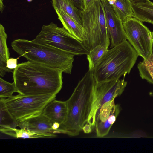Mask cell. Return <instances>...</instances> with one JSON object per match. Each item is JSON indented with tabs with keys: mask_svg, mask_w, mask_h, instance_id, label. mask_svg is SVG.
Instances as JSON below:
<instances>
[{
	"mask_svg": "<svg viewBox=\"0 0 153 153\" xmlns=\"http://www.w3.org/2000/svg\"><path fill=\"white\" fill-rule=\"evenodd\" d=\"M62 73L58 69L27 61L18 64L13 77L19 94L56 95L62 88Z\"/></svg>",
	"mask_w": 153,
	"mask_h": 153,
	"instance_id": "1",
	"label": "cell"
},
{
	"mask_svg": "<svg viewBox=\"0 0 153 153\" xmlns=\"http://www.w3.org/2000/svg\"><path fill=\"white\" fill-rule=\"evenodd\" d=\"M96 82L92 71L88 70L66 101L67 114L60 125L61 133L77 136L87 123L94 102Z\"/></svg>",
	"mask_w": 153,
	"mask_h": 153,
	"instance_id": "2",
	"label": "cell"
},
{
	"mask_svg": "<svg viewBox=\"0 0 153 153\" xmlns=\"http://www.w3.org/2000/svg\"><path fill=\"white\" fill-rule=\"evenodd\" d=\"M13 49L28 61L58 69L70 74L74 55L50 45L29 40L17 39L11 43Z\"/></svg>",
	"mask_w": 153,
	"mask_h": 153,
	"instance_id": "3",
	"label": "cell"
},
{
	"mask_svg": "<svg viewBox=\"0 0 153 153\" xmlns=\"http://www.w3.org/2000/svg\"><path fill=\"white\" fill-rule=\"evenodd\" d=\"M138 56L127 40L108 49L91 71L96 82L119 79L129 73Z\"/></svg>",
	"mask_w": 153,
	"mask_h": 153,
	"instance_id": "4",
	"label": "cell"
},
{
	"mask_svg": "<svg viewBox=\"0 0 153 153\" xmlns=\"http://www.w3.org/2000/svg\"><path fill=\"white\" fill-rule=\"evenodd\" d=\"M84 41L82 42L89 51L101 45L108 48V36L103 4L97 0L86 10H80Z\"/></svg>",
	"mask_w": 153,
	"mask_h": 153,
	"instance_id": "5",
	"label": "cell"
},
{
	"mask_svg": "<svg viewBox=\"0 0 153 153\" xmlns=\"http://www.w3.org/2000/svg\"><path fill=\"white\" fill-rule=\"evenodd\" d=\"M56 95L45 94L26 96L20 94L7 98H1L13 120L18 123L42 113L50 102Z\"/></svg>",
	"mask_w": 153,
	"mask_h": 153,
	"instance_id": "6",
	"label": "cell"
},
{
	"mask_svg": "<svg viewBox=\"0 0 153 153\" xmlns=\"http://www.w3.org/2000/svg\"><path fill=\"white\" fill-rule=\"evenodd\" d=\"M34 40L75 56L87 55L89 52L82 42L64 28L59 27L53 22L48 25H43L41 31Z\"/></svg>",
	"mask_w": 153,
	"mask_h": 153,
	"instance_id": "7",
	"label": "cell"
},
{
	"mask_svg": "<svg viewBox=\"0 0 153 153\" xmlns=\"http://www.w3.org/2000/svg\"><path fill=\"white\" fill-rule=\"evenodd\" d=\"M123 23L128 42L139 56L148 59L153 54L152 32L134 17L128 18Z\"/></svg>",
	"mask_w": 153,
	"mask_h": 153,
	"instance_id": "8",
	"label": "cell"
},
{
	"mask_svg": "<svg viewBox=\"0 0 153 153\" xmlns=\"http://www.w3.org/2000/svg\"><path fill=\"white\" fill-rule=\"evenodd\" d=\"M127 84V82L124 79L96 82L94 102L87 123L94 127L95 115L98 109L105 103L120 96Z\"/></svg>",
	"mask_w": 153,
	"mask_h": 153,
	"instance_id": "9",
	"label": "cell"
},
{
	"mask_svg": "<svg viewBox=\"0 0 153 153\" xmlns=\"http://www.w3.org/2000/svg\"><path fill=\"white\" fill-rule=\"evenodd\" d=\"M120 111V106L115 104L114 99L105 103L98 109L94 123L97 137H102L108 134Z\"/></svg>",
	"mask_w": 153,
	"mask_h": 153,
	"instance_id": "10",
	"label": "cell"
},
{
	"mask_svg": "<svg viewBox=\"0 0 153 153\" xmlns=\"http://www.w3.org/2000/svg\"><path fill=\"white\" fill-rule=\"evenodd\" d=\"M104 7L107 29L112 48L127 40L122 20L117 15L107 0H101Z\"/></svg>",
	"mask_w": 153,
	"mask_h": 153,
	"instance_id": "11",
	"label": "cell"
},
{
	"mask_svg": "<svg viewBox=\"0 0 153 153\" xmlns=\"http://www.w3.org/2000/svg\"><path fill=\"white\" fill-rule=\"evenodd\" d=\"M53 122L42 113L18 123L17 126L38 133L56 135L53 128Z\"/></svg>",
	"mask_w": 153,
	"mask_h": 153,
	"instance_id": "12",
	"label": "cell"
},
{
	"mask_svg": "<svg viewBox=\"0 0 153 153\" xmlns=\"http://www.w3.org/2000/svg\"><path fill=\"white\" fill-rule=\"evenodd\" d=\"M42 114L53 122L62 125L65 121L67 114L66 101L53 100L44 108Z\"/></svg>",
	"mask_w": 153,
	"mask_h": 153,
	"instance_id": "13",
	"label": "cell"
},
{
	"mask_svg": "<svg viewBox=\"0 0 153 153\" xmlns=\"http://www.w3.org/2000/svg\"><path fill=\"white\" fill-rule=\"evenodd\" d=\"M58 19L63 27L69 33L82 42L84 40L82 29L69 15L61 10H55Z\"/></svg>",
	"mask_w": 153,
	"mask_h": 153,
	"instance_id": "14",
	"label": "cell"
},
{
	"mask_svg": "<svg viewBox=\"0 0 153 153\" xmlns=\"http://www.w3.org/2000/svg\"><path fill=\"white\" fill-rule=\"evenodd\" d=\"M55 10H61L72 18L77 25L82 29L80 10L71 0H51Z\"/></svg>",
	"mask_w": 153,
	"mask_h": 153,
	"instance_id": "15",
	"label": "cell"
},
{
	"mask_svg": "<svg viewBox=\"0 0 153 153\" xmlns=\"http://www.w3.org/2000/svg\"><path fill=\"white\" fill-rule=\"evenodd\" d=\"M134 17L141 22L153 24V2L148 1L132 4Z\"/></svg>",
	"mask_w": 153,
	"mask_h": 153,
	"instance_id": "16",
	"label": "cell"
},
{
	"mask_svg": "<svg viewBox=\"0 0 153 153\" xmlns=\"http://www.w3.org/2000/svg\"><path fill=\"white\" fill-rule=\"evenodd\" d=\"M0 131L2 133L16 138H51L56 136L35 132L24 128L17 129L16 128L0 127Z\"/></svg>",
	"mask_w": 153,
	"mask_h": 153,
	"instance_id": "17",
	"label": "cell"
},
{
	"mask_svg": "<svg viewBox=\"0 0 153 153\" xmlns=\"http://www.w3.org/2000/svg\"><path fill=\"white\" fill-rule=\"evenodd\" d=\"M7 35L4 26L0 24V75L3 77L6 72L12 71L6 67V62L9 58L10 53L7 44Z\"/></svg>",
	"mask_w": 153,
	"mask_h": 153,
	"instance_id": "18",
	"label": "cell"
},
{
	"mask_svg": "<svg viewBox=\"0 0 153 153\" xmlns=\"http://www.w3.org/2000/svg\"><path fill=\"white\" fill-rule=\"evenodd\" d=\"M107 0L123 22L128 18L134 17L132 4L129 0Z\"/></svg>",
	"mask_w": 153,
	"mask_h": 153,
	"instance_id": "19",
	"label": "cell"
},
{
	"mask_svg": "<svg viewBox=\"0 0 153 153\" xmlns=\"http://www.w3.org/2000/svg\"><path fill=\"white\" fill-rule=\"evenodd\" d=\"M137 67L141 78L153 84V54L148 59L140 62Z\"/></svg>",
	"mask_w": 153,
	"mask_h": 153,
	"instance_id": "20",
	"label": "cell"
},
{
	"mask_svg": "<svg viewBox=\"0 0 153 153\" xmlns=\"http://www.w3.org/2000/svg\"><path fill=\"white\" fill-rule=\"evenodd\" d=\"M108 49L107 47L99 45L89 51L87 54L89 70H93Z\"/></svg>",
	"mask_w": 153,
	"mask_h": 153,
	"instance_id": "21",
	"label": "cell"
},
{
	"mask_svg": "<svg viewBox=\"0 0 153 153\" xmlns=\"http://www.w3.org/2000/svg\"><path fill=\"white\" fill-rule=\"evenodd\" d=\"M0 127L16 128L17 126V123L13 120L7 112L1 98L0 99Z\"/></svg>",
	"mask_w": 153,
	"mask_h": 153,
	"instance_id": "22",
	"label": "cell"
},
{
	"mask_svg": "<svg viewBox=\"0 0 153 153\" xmlns=\"http://www.w3.org/2000/svg\"><path fill=\"white\" fill-rule=\"evenodd\" d=\"M17 92L15 84L10 83L0 78V98H9Z\"/></svg>",
	"mask_w": 153,
	"mask_h": 153,
	"instance_id": "23",
	"label": "cell"
},
{
	"mask_svg": "<svg viewBox=\"0 0 153 153\" xmlns=\"http://www.w3.org/2000/svg\"><path fill=\"white\" fill-rule=\"evenodd\" d=\"M18 58H9L6 62V67L7 68L12 71L16 68L18 65L17 60Z\"/></svg>",
	"mask_w": 153,
	"mask_h": 153,
	"instance_id": "24",
	"label": "cell"
},
{
	"mask_svg": "<svg viewBox=\"0 0 153 153\" xmlns=\"http://www.w3.org/2000/svg\"><path fill=\"white\" fill-rule=\"evenodd\" d=\"M84 10H85L91 7L97 0H82Z\"/></svg>",
	"mask_w": 153,
	"mask_h": 153,
	"instance_id": "25",
	"label": "cell"
},
{
	"mask_svg": "<svg viewBox=\"0 0 153 153\" xmlns=\"http://www.w3.org/2000/svg\"><path fill=\"white\" fill-rule=\"evenodd\" d=\"M74 5L79 10H84V5L82 0H71Z\"/></svg>",
	"mask_w": 153,
	"mask_h": 153,
	"instance_id": "26",
	"label": "cell"
},
{
	"mask_svg": "<svg viewBox=\"0 0 153 153\" xmlns=\"http://www.w3.org/2000/svg\"><path fill=\"white\" fill-rule=\"evenodd\" d=\"M91 127L92 126L91 124L87 123L83 126L82 128V130L85 133H89L92 131Z\"/></svg>",
	"mask_w": 153,
	"mask_h": 153,
	"instance_id": "27",
	"label": "cell"
},
{
	"mask_svg": "<svg viewBox=\"0 0 153 153\" xmlns=\"http://www.w3.org/2000/svg\"><path fill=\"white\" fill-rule=\"evenodd\" d=\"M132 4L137 3L145 2L149 1V0H129Z\"/></svg>",
	"mask_w": 153,
	"mask_h": 153,
	"instance_id": "28",
	"label": "cell"
},
{
	"mask_svg": "<svg viewBox=\"0 0 153 153\" xmlns=\"http://www.w3.org/2000/svg\"><path fill=\"white\" fill-rule=\"evenodd\" d=\"M4 6L3 2V0H0V10L1 13L4 9Z\"/></svg>",
	"mask_w": 153,
	"mask_h": 153,
	"instance_id": "29",
	"label": "cell"
},
{
	"mask_svg": "<svg viewBox=\"0 0 153 153\" xmlns=\"http://www.w3.org/2000/svg\"><path fill=\"white\" fill-rule=\"evenodd\" d=\"M152 41L153 45V32H152Z\"/></svg>",
	"mask_w": 153,
	"mask_h": 153,
	"instance_id": "30",
	"label": "cell"
},
{
	"mask_svg": "<svg viewBox=\"0 0 153 153\" xmlns=\"http://www.w3.org/2000/svg\"><path fill=\"white\" fill-rule=\"evenodd\" d=\"M33 0H27V1L29 2H31Z\"/></svg>",
	"mask_w": 153,
	"mask_h": 153,
	"instance_id": "31",
	"label": "cell"
}]
</instances>
